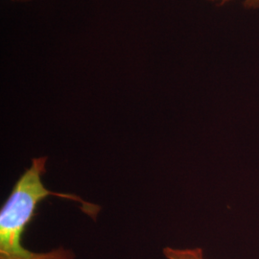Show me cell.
Returning <instances> with one entry per match:
<instances>
[{"instance_id": "obj_1", "label": "cell", "mask_w": 259, "mask_h": 259, "mask_svg": "<svg viewBox=\"0 0 259 259\" xmlns=\"http://www.w3.org/2000/svg\"><path fill=\"white\" fill-rule=\"evenodd\" d=\"M47 157L32 160L20 176L0 211V259H74V253L63 247L48 252H34L21 244L22 234L35 215L37 205L48 196H59L83 204V211L94 217L99 208L79 197L47 190L41 181L46 173Z\"/></svg>"}, {"instance_id": "obj_2", "label": "cell", "mask_w": 259, "mask_h": 259, "mask_svg": "<svg viewBox=\"0 0 259 259\" xmlns=\"http://www.w3.org/2000/svg\"><path fill=\"white\" fill-rule=\"evenodd\" d=\"M163 254L167 259H204V251L201 248L193 249H174L166 247Z\"/></svg>"}, {"instance_id": "obj_3", "label": "cell", "mask_w": 259, "mask_h": 259, "mask_svg": "<svg viewBox=\"0 0 259 259\" xmlns=\"http://www.w3.org/2000/svg\"><path fill=\"white\" fill-rule=\"evenodd\" d=\"M213 2H229L231 0H210ZM245 6L248 8H259V0H245Z\"/></svg>"}]
</instances>
